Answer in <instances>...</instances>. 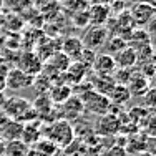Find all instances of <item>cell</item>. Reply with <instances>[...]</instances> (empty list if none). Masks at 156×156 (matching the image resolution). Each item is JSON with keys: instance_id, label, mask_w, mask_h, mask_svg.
Wrapping results in <instances>:
<instances>
[{"instance_id": "obj_21", "label": "cell", "mask_w": 156, "mask_h": 156, "mask_svg": "<svg viewBox=\"0 0 156 156\" xmlns=\"http://www.w3.org/2000/svg\"><path fill=\"white\" fill-rule=\"evenodd\" d=\"M129 98H131V93L128 91L126 85H115L113 90L108 95V100L111 101V105H125V103L129 101Z\"/></svg>"}, {"instance_id": "obj_9", "label": "cell", "mask_w": 156, "mask_h": 156, "mask_svg": "<svg viewBox=\"0 0 156 156\" xmlns=\"http://www.w3.org/2000/svg\"><path fill=\"white\" fill-rule=\"evenodd\" d=\"M60 111H62V120H66V121H72V120H76L80 118L81 115L85 113L83 111V103H81V98L78 95H72L68 100L60 105Z\"/></svg>"}, {"instance_id": "obj_34", "label": "cell", "mask_w": 156, "mask_h": 156, "mask_svg": "<svg viewBox=\"0 0 156 156\" xmlns=\"http://www.w3.org/2000/svg\"><path fill=\"white\" fill-rule=\"evenodd\" d=\"M85 2H88V3H90V2H93V0H85Z\"/></svg>"}, {"instance_id": "obj_19", "label": "cell", "mask_w": 156, "mask_h": 156, "mask_svg": "<svg viewBox=\"0 0 156 156\" xmlns=\"http://www.w3.org/2000/svg\"><path fill=\"white\" fill-rule=\"evenodd\" d=\"M22 129H23V123L17 120H9L5 123V126L0 131V138L5 141H12V140H20L22 136Z\"/></svg>"}, {"instance_id": "obj_29", "label": "cell", "mask_w": 156, "mask_h": 156, "mask_svg": "<svg viewBox=\"0 0 156 156\" xmlns=\"http://www.w3.org/2000/svg\"><path fill=\"white\" fill-rule=\"evenodd\" d=\"M143 98H146V110L153 111L154 110V88H148V91L143 95Z\"/></svg>"}, {"instance_id": "obj_12", "label": "cell", "mask_w": 156, "mask_h": 156, "mask_svg": "<svg viewBox=\"0 0 156 156\" xmlns=\"http://www.w3.org/2000/svg\"><path fill=\"white\" fill-rule=\"evenodd\" d=\"M91 70L100 76H111L113 72L116 70V65H115L113 57L108 53H98L95 57V62L91 65Z\"/></svg>"}, {"instance_id": "obj_13", "label": "cell", "mask_w": 156, "mask_h": 156, "mask_svg": "<svg viewBox=\"0 0 156 156\" xmlns=\"http://www.w3.org/2000/svg\"><path fill=\"white\" fill-rule=\"evenodd\" d=\"M126 88L131 95H136V96H141L148 91V88H151V83L143 73L140 72H135L129 75V80L126 83Z\"/></svg>"}, {"instance_id": "obj_5", "label": "cell", "mask_w": 156, "mask_h": 156, "mask_svg": "<svg viewBox=\"0 0 156 156\" xmlns=\"http://www.w3.org/2000/svg\"><path fill=\"white\" fill-rule=\"evenodd\" d=\"M128 12L131 15L133 23L140 28L148 25L151 20H154V5H150V3H133V7Z\"/></svg>"}, {"instance_id": "obj_6", "label": "cell", "mask_w": 156, "mask_h": 156, "mask_svg": "<svg viewBox=\"0 0 156 156\" xmlns=\"http://www.w3.org/2000/svg\"><path fill=\"white\" fill-rule=\"evenodd\" d=\"M121 121L120 118L116 116V115L113 113H106L103 115V116H100V120L96 121L95 125V131L96 135L100 136H113L116 135V133L121 131Z\"/></svg>"}, {"instance_id": "obj_17", "label": "cell", "mask_w": 156, "mask_h": 156, "mask_svg": "<svg viewBox=\"0 0 156 156\" xmlns=\"http://www.w3.org/2000/svg\"><path fill=\"white\" fill-rule=\"evenodd\" d=\"M42 123L37 120L30 121V123H25L23 125V129H22V136L20 140L23 141L25 144H28V146L32 148V144H35L37 141L42 138Z\"/></svg>"}, {"instance_id": "obj_27", "label": "cell", "mask_w": 156, "mask_h": 156, "mask_svg": "<svg viewBox=\"0 0 156 156\" xmlns=\"http://www.w3.org/2000/svg\"><path fill=\"white\" fill-rule=\"evenodd\" d=\"M60 5H62V10H68L73 15V13H76V12L87 10L90 3L85 2V0H63V3H60Z\"/></svg>"}, {"instance_id": "obj_22", "label": "cell", "mask_w": 156, "mask_h": 156, "mask_svg": "<svg viewBox=\"0 0 156 156\" xmlns=\"http://www.w3.org/2000/svg\"><path fill=\"white\" fill-rule=\"evenodd\" d=\"M30 146L25 144L22 140L5 141V154L3 156H27Z\"/></svg>"}, {"instance_id": "obj_30", "label": "cell", "mask_w": 156, "mask_h": 156, "mask_svg": "<svg viewBox=\"0 0 156 156\" xmlns=\"http://www.w3.org/2000/svg\"><path fill=\"white\" fill-rule=\"evenodd\" d=\"M27 156H43V154L40 153V151H37L35 148H30V150H28V153H27Z\"/></svg>"}, {"instance_id": "obj_10", "label": "cell", "mask_w": 156, "mask_h": 156, "mask_svg": "<svg viewBox=\"0 0 156 156\" xmlns=\"http://www.w3.org/2000/svg\"><path fill=\"white\" fill-rule=\"evenodd\" d=\"M88 13V20H90V25H103L110 20L111 10L108 3H101V2H93L91 5H88L87 9Z\"/></svg>"}, {"instance_id": "obj_24", "label": "cell", "mask_w": 156, "mask_h": 156, "mask_svg": "<svg viewBox=\"0 0 156 156\" xmlns=\"http://www.w3.org/2000/svg\"><path fill=\"white\" fill-rule=\"evenodd\" d=\"M3 7L10 10L12 13H17V15H22L25 10L32 9V0H3Z\"/></svg>"}, {"instance_id": "obj_11", "label": "cell", "mask_w": 156, "mask_h": 156, "mask_svg": "<svg viewBox=\"0 0 156 156\" xmlns=\"http://www.w3.org/2000/svg\"><path fill=\"white\" fill-rule=\"evenodd\" d=\"M87 73H88V68L85 65H81L80 62H72L70 66L66 68V72L62 73V83H66L70 87L72 85L76 87V85H80L85 80Z\"/></svg>"}, {"instance_id": "obj_14", "label": "cell", "mask_w": 156, "mask_h": 156, "mask_svg": "<svg viewBox=\"0 0 156 156\" xmlns=\"http://www.w3.org/2000/svg\"><path fill=\"white\" fill-rule=\"evenodd\" d=\"M83 43H81V40L78 38V37H66L65 40L62 42V53H65L66 57L70 58L72 62H78V58H80L81 51H83Z\"/></svg>"}, {"instance_id": "obj_33", "label": "cell", "mask_w": 156, "mask_h": 156, "mask_svg": "<svg viewBox=\"0 0 156 156\" xmlns=\"http://www.w3.org/2000/svg\"><path fill=\"white\" fill-rule=\"evenodd\" d=\"M2 7H3V0H0V9H2Z\"/></svg>"}, {"instance_id": "obj_8", "label": "cell", "mask_w": 156, "mask_h": 156, "mask_svg": "<svg viewBox=\"0 0 156 156\" xmlns=\"http://www.w3.org/2000/svg\"><path fill=\"white\" fill-rule=\"evenodd\" d=\"M33 80H35V76L23 73L18 68H13V70H9L5 75V87L12 88V90H22V88L32 87Z\"/></svg>"}, {"instance_id": "obj_1", "label": "cell", "mask_w": 156, "mask_h": 156, "mask_svg": "<svg viewBox=\"0 0 156 156\" xmlns=\"http://www.w3.org/2000/svg\"><path fill=\"white\" fill-rule=\"evenodd\" d=\"M42 136L50 140L51 143H55L62 150V148H68L73 143L75 129H73L70 121L58 118V120L51 121V123H47L45 128H42Z\"/></svg>"}, {"instance_id": "obj_4", "label": "cell", "mask_w": 156, "mask_h": 156, "mask_svg": "<svg viewBox=\"0 0 156 156\" xmlns=\"http://www.w3.org/2000/svg\"><path fill=\"white\" fill-rule=\"evenodd\" d=\"M32 108V103L27 98H20V96H12V98L5 100V105L0 110L5 116H9L10 120H17L20 121L22 116Z\"/></svg>"}, {"instance_id": "obj_20", "label": "cell", "mask_w": 156, "mask_h": 156, "mask_svg": "<svg viewBox=\"0 0 156 156\" xmlns=\"http://www.w3.org/2000/svg\"><path fill=\"white\" fill-rule=\"evenodd\" d=\"M90 85H91V90H95V91H98V93L108 96L110 91L113 90V87L116 83H115L113 76H100V75H96L93 80H91Z\"/></svg>"}, {"instance_id": "obj_2", "label": "cell", "mask_w": 156, "mask_h": 156, "mask_svg": "<svg viewBox=\"0 0 156 156\" xmlns=\"http://www.w3.org/2000/svg\"><path fill=\"white\" fill-rule=\"evenodd\" d=\"M81 98V103H83V111L90 115H96V116H103V115L110 113L111 110V101L108 100V96L98 93L95 90H87L81 95H78Z\"/></svg>"}, {"instance_id": "obj_25", "label": "cell", "mask_w": 156, "mask_h": 156, "mask_svg": "<svg viewBox=\"0 0 156 156\" xmlns=\"http://www.w3.org/2000/svg\"><path fill=\"white\" fill-rule=\"evenodd\" d=\"M103 47H106V51H105V53H108V55H111V57H113V55H116L118 51H121L123 48H126L128 45H126V40H123L121 37L113 35L110 40H106Z\"/></svg>"}, {"instance_id": "obj_16", "label": "cell", "mask_w": 156, "mask_h": 156, "mask_svg": "<svg viewBox=\"0 0 156 156\" xmlns=\"http://www.w3.org/2000/svg\"><path fill=\"white\" fill-rule=\"evenodd\" d=\"M126 45L129 48H133L135 51H138V50H141V48H144L148 45H153V42H151V35L148 30H144V28H136L135 30V28H133Z\"/></svg>"}, {"instance_id": "obj_3", "label": "cell", "mask_w": 156, "mask_h": 156, "mask_svg": "<svg viewBox=\"0 0 156 156\" xmlns=\"http://www.w3.org/2000/svg\"><path fill=\"white\" fill-rule=\"evenodd\" d=\"M80 40L85 48L96 51L100 47L105 45V42L108 40V30L103 25H88Z\"/></svg>"}, {"instance_id": "obj_18", "label": "cell", "mask_w": 156, "mask_h": 156, "mask_svg": "<svg viewBox=\"0 0 156 156\" xmlns=\"http://www.w3.org/2000/svg\"><path fill=\"white\" fill-rule=\"evenodd\" d=\"M113 60L116 68H123V70H129L138 63V58H136V51L133 48L126 47L121 51H118L116 55H113Z\"/></svg>"}, {"instance_id": "obj_28", "label": "cell", "mask_w": 156, "mask_h": 156, "mask_svg": "<svg viewBox=\"0 0 156 156\" xmlns=\"http://www.w3.org/2000/svg\"><path fill=\"white\" fill-rule=\"evenodd\" d=\"M72 18H73V25H75V27H78V28H81V30H85V28L90 25V20H88L87 10H81V12L73 13Z\"/></svg>"}, {"instance_id": "obj_15", "label": "cell", "mask_w": 156, "mask_h": 156, "mask_svg": "<svg viewBox=\"0 0 156 156\" xmlns=\"http://www.w3.org/2000/svg\"><path fill=\"white\" fill-rule=\"evenodd\" d=\"M47 95H48V98H50L51 103L60 106L65 100H68L70 96L73 95V90H72V87L66 85V83H53L48 88Z\"/></svg>"}, {"instance_id": "obj_26", "label": "cell", "mask_w": 156, "mask_h": 156, "mask_svg": "<svg viewBox=\"0 0 156 156\" xmlns=\"http://www.w3.org/2000/svg\"><path fill=\"white\" fill-rule=\"evenodd\" d=\"M33 148H35L37 151H40L43 156H53L55 153H58V150H60V148H58L55 143H51L50 140L43 138V136H42L38 141H37Z\"/></svg>"}, {"instance_id": "obj_32", "label": "cell", "mask_w": 156, "mask_h": 156, "mask_svg": "<svg viewBox=\"0 0 156 156\" xmlns=\"http://www.w3.org/2000/svg\"><path fill=\"white\" fill-rule=\"evenodd\" d=\"M5 154V140L0 138V156Z\"/></svg>"}, {"instance_id": "obj_23", "label": "cell", "mask_w": 156, "mask_h": 156, "mask_svg": "<svg viewBox=\"0 0 156 156\" xmlns=\"http://www.w3.org/2000/svg\"><path fill=\"white\" fill-rule=\"evenodd\" d=\"M70 63H72V60H70L65 53H62L60 50L55 51V53L48 58V65H50L51 68H55L58 73H65L66 68L70 66Z\"/></svg>"}, {"instance_id": "obj_7", "label": "cell", "mask_w": 156, "mask_h": 156, "mask_svg": "<svg viewBox=\"0 0 156 156\" xmlns=\"http://www.w3.org/2000/svg\"><path fill=\"white\" fill-rule=\"evenodd\" d=\"M42 66H43V62L40 60V57L35 51H25V53L20 55V60H18L15 68L22 70L23 73H28L32 76H37L42 72Z\"/></svg>"}, {"instance_id": "obj_31", "label": "cell", "mask_w": 156, "mask_h": 156, "mask_svg": "<svg viewBox=\"0 0 156 156\" xmlns=\"http://www.w3.org/2000/svg\"><path fill=\"white\" fill-rule=\"evenodd\" d=\"M128 2H133V3L141 2V3H150V5H154V0H128Z\"/></svg>"}]
</instances>
